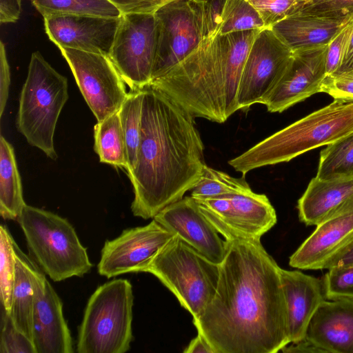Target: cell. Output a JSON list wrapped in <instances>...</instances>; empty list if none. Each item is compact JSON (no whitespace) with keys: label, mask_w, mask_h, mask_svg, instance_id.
I'll return each mask as SVG.
<instances>
[{"label":"cell","mask_w":353,"mask_h":353,"mask_svg":"<svg viewBox=\"0 0 353 353\" xmlns=\"http://www.w3.org/2000/svg\"><path fill=\"white\" fill-rule=\"evenodd\" d=\"M216 292L192 322L214 353H276L290 343L281 268L261 241L227 235Z\"/></svg>","instance_id":"cell-1"},{"label":"cell","mask_w":353,"mask_h":353,"mask_svg":"<svg viewBox=\"0 0 353 353\" xmlns=\"http://www.w3.org/2000/svg\"><path fill=\"white\" fill-rule=\"evenodd\" d=\"M141 140L134 168L128 173L134 216L153 219L198 182L205 164L194 117L150 85L143 89Z\"/></svg>","instance_id":"cell-2"},{"label":"cell","mask_w":353,"mask_h":353,"mask_svg":"<svg viewBox=\"0 0 353 353\" xmlns=\"http://www.w3.org/2000/svg\"><path fill=\"white\" fill-rule=\"evenodd\" d=\"M194 117L223 123L230 101L226 35L203 38L181 61L150 84Z\"/></svg>","instance_id":"cell-3"},{"label":"cell","mask_w":353,"mask_h":353,"mask_svg":"<svg viewBox=\"0 0 353 353\" xmlns=\"http://www.w3.org/2000/svg\"><path fill=\"white\" fill-rule=\"evenodd\" d=\"M353 132V101L334 100L228 161L245 176L260 167L288 162Z\"/></svg>","instance_id":"cell-4"},{"label":"cell","mask_w":353,"mask_h":353,"mask_svg":"<svg viewBox=\"0 0 353 353\" xmlns=\"http://www.w3.org/2000/svg\"><path fill=\"white\" fill-rule=\"evenodd\" d=\"M17 220L30 256L52 281L82 276L92 268L85 248L66 219L26 204Z\"/></svg>","instance_id":"cell-5"},{"label":"cell","mask_w":353,"mask_h":353,"mask_svg":"<svg viewBox=\"0 0 353 353\" xmlns=\"http://www.w3.org/2000/svg\"><path fill=\"white\" fill-rule=\"evenodd\" d=\"M68 99L67 79L55 70L39 51L34 52L21 89L16 123L31 145L54 160L57 158L54 131Z\"/></svg>","instance_id":"cell-6"},{"label":"cell","mask_w":353,"mask_h":353,"mask_svg":"<svg viewBox=\"0 0 353 353\" xmlns=\"http://www.w3.org/2000/svg\"><path fill=\"white\" fill-rule=\"evenodd\" d=\"M132 286L124 279L100 286L90 296L79 327V353H124L132 340Z\"/></svg>","instance_id":"cell-7"},{"label":"cell","mask_w":353,"mask_h":353,"mask_svg":"<svg viewBox=\"0 0 353 353\" xmlns=\"http://www.w3.org/2000/svg\"><path fill=\"white\" fill-rule=\"evenodd\" d=\"M144 272L155 276L196 319L216 292L219 264L174 234L159 250Z\"/></svg>","instance_id":"cell-8"},{"label":"cell","mask_w":353,"mask_h":353,"mask_svg":"<svg viewBox=\"0 0 353 353\" xmlns=\"http://www.w3.org/2000/svg\"><path fill=\"white\" fill-rule=\"evenodd\" d=\"M157 46L154 13L121 14L109 57L130 90L150 84Z\"/></svg>","instance_id":"cell-9"},{"label":"cell","mask_w":353,"mask_h":353,"mask_svg":"<svg viewBox=\"0 0 353 353\" xmlns=\"http://www.w3.org/2000/svg\"><path fill=\"white\" fill-rule=\"evenodd\" d=\"M201 211L222 236L261 241L276 223V211L264 194L249 192L196 199Z\"/></svg>","instance_id":"cell-10"},{"label":"cell","mask_w":353,"mask_h":353,"mask_svg":"<svg viewBox=\"0 0 353 353\" xmlns=\"http://www.w3.org/2000/svg\"><path fill=\"white\" fill-rule=\"evenodd\" d=\"M59 50L97 121L118 112L128 93L109 55L68 48Z\"/></svg>","instance_id":"cell-11"},{"label":"cell","mask_w":353,"mask_h":353,"mask_svg":"<svg viewBox=\"0 0 353 353\" xmlns=\"http://www.w3.org/2000/svg\"><path fill=\"white\" fill-rule=\"evenodd\" d=\"M293 51L271 28H263L254 39L243 65L237 93L239 110L265 104L281 78Z\"/></svg>","instance_id":"cell-12"},{"label":"cell","mask_w":353,"mask_h":353,"mask_svg":"<svg viewBox=\"0 0 353 353\" xmlns=\"http://www.w3.org/2000/svg\"><path fill=\"white\" fill-rule=\"evenodd\" d=\"M154 15L157 46L152 81L185 58L203 39L192 0L168 3L159 8Z\"/></svg>","instance_id":"cell-13"},{"label":"cell","mask_w":353,"mask_h":353,"mask_svg":"<svg viewBox=\"0 0 353 353\" xmlns=\"http://www.w3.org/2000/svg\"><path fill=\"white\" fill-rule=\"evenodd\" d=\"M174 234L154 219L144 226L125 230L105 242L98 272L108 279L130 272H144L159 250Z\"/></svg>","instance_id":"cell-14"},{"label":"cell","mask_w":353,"mask_h":353,"mask_svg":"<svg viewBox=\"0 0 353 353\" xmlns=\"http://www.w3.org/2000/svg\"><path fill=\"white\" fill-rule=\"evenodd\" d=\"M327 46L293 51L292 56L265 105L270 112H282L320 92L326 75Z\"/></svg>","instance_id":"cell-15"},{"label":"cell","mask_w":353,"mask_h":353,"mask_svg":"<svg viewBox=\"0 0 353 353\" xmlns=\"http://www.w3.org/2000/svg\"><path fill=\"white\" fill-rule=\"evenodd\" d=\"M153 219L211 261L216 264L223 261L228 242L206 219L192 196L167 205Z\"/></svg>","instance_id":"cell-16"},{"label":"cell","mask_w":353,"mask_h":353,"mask_svg":"<svg viewBox=\"0 0 353 353\" xmlns=\"http://www.w3.org/2000/svg\"><path fill=\"white\" fill-rule=\"evenodd\" d=\"M46 32L59 48L109 55L120 17L57 15L43 18Z\"/></svg>","instance_id":"cell-17"},{"label":"cell","mask_w":353,"mask_h":353,"mask_svg":"<svg viewBox=\"0 0 353 353\" xmlns=\"http://www.w3.org/2000/svg\"><path fill=\"white\" fill-rule=\"evenodd\" d=\"M290 257L299 270H321L323 263L353 235V195L316 225Z\"/></svg>","instance_id":"cell-18"},{"label":"cell","mask_w":353,"mask_h":353,"mask_svg":"<svg viewBox=\"0 0 353 353\" xmlns=\"http://www.w3.org/2000/svg\"><path fill=\"white\" fill-rule=\"evenodd\" d=\"M36 353L73 352L72 339L63 313V303L44 274L36 284L32 320Z\"/></svg>","instance_id":"cell-19"},{"label":"cell","mask_w":353,"mask_h":353,"mask_svg":"<svg viewBox=\"0 0 353 353\" xmlns=\"http://www.w3.org/2000/svg\"><path fill=\"white\" fill-rule=\"evenodd\" d=\"M288 338L296 343L305 338L308 325L326 299L321 279L299 270L281 268Z\"/></svg>","instance_id":"cell-20"},{"label":"cell","mask_w":353,"mask_h":353,"mask_svg":"<svg viewBox=\"0 0 353 353\" xmlns=\"http://www.w3.org/2000/svg\"><path fill=\"white\" fill-rule=\"evenodd\" d=\"M305 338L323 353H353V300H325L312 316Z\"/></svg>","instance_id":"cell-21"},{"label":"cell","mask_w":353,"mask_h":353,"mask_svg":"<svg viewBox=\"0 0 353 353\" xmlns=\"http://www.w3.org/2000/svg\"><path fill=\"white\" fill-rule=\"evenodd\" d=\"M352 18L337 19L296 12L271 28L295 51L328 44Z\"/></svg>","instance_id":"cell-22"},{"label":"cell","mask_w":353,"mask_h":353,"mask_svg":"<svg viewBox=\"0 0 353 353\" xmlns=\"http://www.w3.org/2000/svg\"><path fill=\"white\" fill-rule=\"evenodd\" d=\"M353 195V179L325 181L314 177L298 201L301 222L316 225Z\"/></svg>","instance_id":"cell-23"},{"label":"cell","mask_w":353,"mask_h":353,"mask_svg":"<svg viewBox=\"0 0 353 353\" xmlns=\"http://www.w3.org/2000/svg\"><path fill=\"white\" fill-rule=\"evenodd\" d=\"M15 259L16 273L9 314L16 327L32 341L36 284L42 273L26 259L16 245Z\"/></svg>","instance_id":"cell-24"},{"label":"cell","mask_w":353,"mask_h":353,"mask_svg":"<svg viewBox=\"0 0 353 353\" xmlns=\"http://www.w3.org/2000/svg\"><path fill=\"white\" fill-rule=\"evenodd\" d=\"M22 185L12 145L0 137V214L3 219L15 220L24 205Z\"/></svg>","instance_id":"cell-25"},{"label":"cell","mask_w":353,"mask_h":353,"mask_svg":"<svg viewBox=\"0 0 353 353\" xmlns=\"http://www.w3.org/2000/svg\"><path fill=\"white\" fill-rule=\"evenodd\" d=\"M94 131V150L100 162L127 170L125 143L119 112L97 121Z\"/></svg>","instance_id":"cell-26"},{"label":"cell","mask_w":353,"mask_h":353,"mask_svg":"<svg viewBox=\"0 0 353 353\" xmlns=\"http://www.w3.org/2000/svg\"><path fill=\"white\" fill-rule=\"evenodd\" d=\"M316 176L325 181L353 179V132L322 150Z\"/></svg>","instance_id":"cell-27"},{"label":"cell","mask_w":353,"mask_h":353,"mask_svg":"<svg viewBox=\"0 0 353 353\" xmlns=\"http://www.w3.org/2000/svg\"><path fill=\"white\" fill-rule=\"evenodd\" d=\"M143 90L132 91L118 111L125 139L127 156V172L135 167L141 140Z\"/></svg>","instance_id":"cell-28"},{"label":"cell","mask_w":353,"mask_h":353,"mask_svg":"<svg viewBox=\"0 0 353 353\" xmlns=\"http://www.w3.org/2000/svg\"><path fill=\"white\" fill-rule=\"evenodd\" d=\"M43 18L57 15L120 17L121 12L108 0H31Z\"/></svg>","instance_id":"cell-29"},{"label":"cell","mask_w":353,"mask_h":353,"mask_svg":"<svg viewBox=\"0 0 353 353\" xmlns=\"http://www.w3.org/2000/svg\"><path fill=\"white\" fill-rule=\"evenodd\" d=\"M250 190L244 176L242 178H234L205 164L198 182L192 189L191 196L195 199H201Z\"/></svg>","instance_id":"cell-30"},{"label":"cell","mask_w":353,"mask_h":353,"mask_svg":"<svg viewBox=\"0 0 353 353\" xmlns=\"http://www.w3.org/2000/svg\"><path fill=\"white\" fill-rule=\"evenodd\" d=\"M265 28L256 9L248 0H224L220 35Z\"/></svg>","instance_id":"cell-31"},{"label":"cell","mask_w":353,"mask_h":353,"mask_svg":"<svg viewBox=\"0 0 353 353\" xmlns=\"http://www.w3.org/2000/svg\"><path fill=\"white\" fill-rule=\"evenodd\" d=\"M16 273L15 243L7 228L0 226V294L3 310L9 313Z\"/></svg>","instance_id":"cell-32"},{"label":"cell","mask_w":353,"mask_h":353,"mask_svg":"<svg viewBox=\"0 0 353 353\" xmlns=\"http://www.w3.org/2000/svg\"><path fill=\"white\" fill-rule=\"evenodd\" d=\"M302 12L325 17H353V0H297L292 14Z\"/></svg>","instance_id":"cell-33"},{"label":"cell","mask_w":353,"mask_h":353,"mask_svg":"<svg viewBox=\"0 0 353 353\" xmlns=\"http://www.w3.org/2000/svg\"><path fill=\"white\" fill-rule=\"evenodd\" d=\"M321 279L327 300H353V267L332 268Z\"/></svg>","instance_id":"cell-34"},{"label":"cell","mask_w":353,"mask_h":353,"mask_svg":"<svg viewBox=\"0 0 353 353\" xmlns=\"http://www.w3.org/2000/svg\"><path fill=\"white\" fill-rule=\"evenodd\" d=\"M1 353H36L32 341L14 325L9 313L3 310Z\"/></svg>","instance_id":"cell-35"},{"label":"cell","mask_w":353,"mask_h":353,"mask_svg":"<svg viewBox=\"0 0 353 353\" xmlns=\"http://www.w3.org/2000/svg\"><path fill=\"white\" fill-rule=\"evenodd\" d=\"M195 8L202 38L220 34L224 0H192Z\"/></svg>","instance_id":"cell-36"},{"label":"cell","mask_w":353,"mask_h":353,"mask_svg":"<svg viewBox=\"0 0 353 353\" xmlns=\"http://www.w3.org/2000/svg\"><path fill=\"white\" fill-rule=\"evenodd\" d=\"M256 9L265 28H272L292 14L297 0H248Z\"/></svg>","instance_id":"cell-37"},{"label":"cell","mask_w":353,"mask_h":353,"mask_svg":"<svg viewBox=\"0 0 353 353\" xmlns=\"http://www.w3.org/2000/svg\"><path fill=\"white\" fill-rule=\"evenodd\" d=\"M353 33V18L334 36L327 46L326 74H335L348 49Z\"/></svg>","instance_id":"cell-38"},{"label":"cell","mask_w":353,"mask_h":353,"mask_svg":"<svg viewBox=\"0 0 353 353\" xmlns=\"http://www.w3.org/2000/svg\"><path fill=\"white\" fill-rule=\"evenodd\" d=\"M320 92L328 94L334 100L353 101V72L326 74Z\"/></svg>","instance_id":"cell-39"},{"label":"cell","mask_w":353,"mask_h":353,"mask_svg":"<svg viewBox=\"0 0 353 353\" xmlns=\"http://www.w3.org/2000/svg\"><path fill=\"white\" fill-rule=\"evenodd\" d=\"M123 14L155 13L162 6L161 0H108Z\"/></svg>","instance_id":"cell-40"},{"label":"cell","mask_w":353,"mask_h":353,"mask_svg":"<svg viewBox=\"0 0 353 353\" xmlns=\"http://www.w3.org/2000/svg\"><path fill=\"white\" fill-rule=\"evenodd\" d=\"M353 267V235L323 263L321 270Z\"/></svg>","instance_id":"cell-41"},{"label":"cell","mask_w":353,"mask_h":353,"mask_svg":"<svg viewBox=\"0 0 353 353\" xmlns=\"http://www.w3.org/2000/svg\"><path fill=\"white\" fill-rule=\"evenodd\" d=\"M10 85V70L7 59L5 44L0 42V117L2 116L8 97Z\"/></svg>","instance_id":"cell-42"},{"label":"cell","mask_w":353,"mask_h":353,"mask_svg":"<svg viewBox=\"0 0 353 353\" xmlns=\"http://www.w3.org/2000/svg\"><path fill=\"white\" fill-rule=\"evenodd\" d=\"M22 0H0L1 23H14L20 17Z\"/></svg>","instance_id":"cell-43"},{"label":"cell","mask_w":353,"mask_h":353,"mask_svg":"<svg viewBox=\"0 0 353 353\" xmlns=\"http://www.w3.org/2000/svg\"><path fill=\"white\" fill-rule=\"evenodd\" d=\"M281 351L285 353H323L313 343L306 338L296 343H290Z\"/></svg>","instance_id":"cell-44"},{"label":"cell","mask_w":353,"mask_h":353,"mask_svg":"<svg viewBox=\"0 0 353 353\" xmlns=\"http://www.w3.org/2000/svg\"><path fill=\"white\" fill-rule=\"evenodd\" d=\"M183 353H214L213 349L199 333L183 350Z\"/></svg>","instance_id":"cell-45"},{"label":"cell","mask_w":353,"mask_h":353,"mask_svg":"<svg viewBox=\"0 0 353 353\" xmlns=\"http://www.w3.org/2000/svg\"><path fill=\"white\" fill-rule=\"evenodd\" d=\"M350 72H353V33L347 52L343 58L340 68L335 74Z\"/></svg>","instance_id":"cell-46"},{"label":"cell","mask_w":353,"mask_h":353,"mask_svg":"<svg viewBox=\"0 0 353 353\" xmlns=\"http://www.w3.org/2000/svg\"><path fill=\"white\" fill-rule=\"evenodd\" d=\"M178 1V0H161V3H162V6L163 5H165L168 3H170V2H172V1Z\"/></svg>","instance_id":"cell-47"}]
</instances>
